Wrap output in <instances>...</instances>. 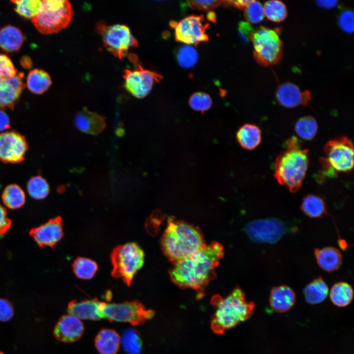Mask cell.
<instances>
[{
    "label": "cell",
    "mask_w": 354,
    "mask_h": 354,
    "mask_svg": "<svg viewBox=\"0 0 354 354\" xmlns=\"http://www.w3.org/2000/svg\"><path fill=\"white\" fill-rule=\"evenodd\" d=\"M223 246L216 241L174 264L169 271L173 282L181 288L194 290L199 297L209 282L215 276V269L224 256Z\"/></svg>",
    "instance_id": "obj_1"
},
{
    "label": "cell",
    "mask_w": 354,
    "mask_h": 354,
    "mask_svg": "<svg viewBox=\"0 0 354 354\" xmlns=\"http://www.w3.org/2000/svg\"><path fill=\"white\" fill-rule=\"evenodd\" d=\"M161 241L164 255L173 264L206 245L203 235L199 228L173 217L169 218Z\"/></svg>",
    "instance_id": "obj_2"
},
{
    "label": "cell",
    "mask_w": 354,
    "mask_h": 354,
    "mask_svg": "<svg viewBox=\"0 0 354 354\" xmlns=\"http://www.w3.org/2000/svg\"><path fill=\"white\" fill-rule=\"evenodd\" d=\"M308 163V149L302 148L298 139L292 136L275 159L274 177L290 192L296 193L302 186Z\"/></svg>",
    "instance_id": "obj_3"
},
{
    "label": "cell",
    "mask_w": 354,
    "mask_h": 354,
    "mask_svg": "<svg viewBox=\"0 0 354 354\" xmlns=\"http://www.w3.org/2000/svg\"><path fill=\"white\" fill-rule=\"evenodd\" d=\"M212 303L215 310L211 318L210 326L217 334H223L226 330L248 319L255 308V303L247 300L240 287L235 288L224 298L214 296Z\"/></svg>",
    "instance_id": "obj_4"
},
{
    "label": "cell",
    "mask_w": 354,
    "mask_h": 354,
    "mask_svg": "<svg viewBox=\"0 0 354 354\" xmlns=\"http://www.w3.org/2000/svg\"><path fill=\"white\" fill-rule=\"evenodd\" d=\"M324 157L320 159L319 177H333L338 173H350L354 167V146L346 136L328 141L324 147Z\"/></svg>",
    "instance_id": "obj_5"
},
{
    "label": "cell",
    "mask_w": 354,
    "mask_h": 354,
    "mask_svg": "<svg viewBox=\"0 0 354 354\" xmlns=\"http://www.w3.org/2000/svg\"><path fill=\"white\" fill-rule=\"evenodd\" d=\"M73 11L66 0H43L38 14L31 19L36 29L41 33L58 32L70 23Z\"/></svg>",
    "instance_id": "obj_6"
},
{
    "label": "cell",
    "mask_w": 354,
    "mask_h": 354,
    "mask_svg": "<svg viewBox=\"0 0 354 354\" xmlns=\"http://www.w3.org/2000/svg\"><path fill=\"white\" fill-rule=\"evenodd\" d=\"M111 259L112 276L121 279L129 286L134 276L144 265L145 254L137 244L130 242L115 248Z\"/></svg>",
    "instance_id": "obj_7"
},
{
    "label": "cell",
    "mask_w": 354,
    "mask_h": 354,
    "mask_svg": "<svg viewBox=\"0 0 354 354\" xmlns=\"http://www.w3.org/2000/svg\"><path fill=\"white\" fill-rule=\"evenodd\" d=\"M253 43L254 57L261 65L267 66L278 63L283 54V43L278 31L261 27L249 36Z\"/></svg>",
    "instance_id": "obj_8"
},
{
    "label": "cell",
    "mask_w": 354,
    "mask_h": 354,
    "mask_svg": "<svg viewBox=\"0 0 354 354\" xmlns=\"http://www.w3.org/2000/svg\"><path fill=\"white\" fill-rule=\"evenodd\" d=\"M99 314L101 319L106 318L111 321L129 323L133 325H138L151 319L154 312L147 309L138 300H133L121 303L104 302Z\"/></svg>",
    "instance_id": "obj_9"
},
{
    "label": "cell",
    "mask_w": 354,
    "mask_h": 354,
    "mask_svg": "<svg viewBox=\"0 0 354 354\" xmlns=\"http://www.w3.org/2000/svg\"><path fill=\"white\" fill-rule=\"evenodd\" d=\"M96 29L102 36L105 47L119 59L124 57L131 48L138 46L137 40L126 25L108 26L99 22L97 24Z\"/></svg>",
    "instance_id": "obj_10"
},
{
    "label": "cell",
    "mask_w": 354,
    "mask_h": 354,
    "mask_svg": "<svg viewBox=\"0 0 354 354\" xmlns=\"http://www.w3.org/2000/svg\"><path fill=\"white\" fill-rule=\"evenodd\" d=\"M123 78L125 89L137 98L148 95L153 85L163 78L160 74L145 69L139 64L132 69H125Z\"/></svg>",
    "instance_id": "obj_11"
},
{
    "label": "cell",
    "mask_w": 354,
    "mask_h": 354,
    "mask_svg": "<svg viewBox=\"0 0 354 354\" xmlns=\"http://www.w3.org/2000/svg\"><path fill=\"white\" fill-rule=\"evenodd\" d=\"M248 236L257 243H275L286 232L283 222L271 217L255 220L249 222L244 228Z\"/></svg>",
    "instance_id": "obj_12"
},
{
    "label": "cell",
    "mask_w": 354,
    "mask_h": 354,
    "mask_svg": "<svg viewBox=\"0 0 354 354\" xmlns=\"http://www.w3.org/2000/svg\"><path fill=\"white\" fill-rule=\"evenodd\" d=\"M204 21L203 15H191L179 22L173 21L170 25L175 29L177 41L188 45H197L208 40L206 30L209 24L204 23Z\"/></svg>",
    "instance_id": "obj_13"
},
{
    "label": "cell",
    "mask_w": 354,
    "mask_h": 354,
    "mask_svg": "<svg viewBox=\"0 0 354 354\" xmlns=\"http://www.w3.org/2000/svg\"><path fill=\"white\" fill-rule=\"evenodd\" d=\"M28 145L25 137L12 130L0 134V160L4 163L23 161Z\"/></svg>",
    "instance_id": "obj_14"
},
{
    "label": "cell",
    "mask_w": 354,
    "mask_h": 354,
    "mask_svg": "<svg viewBox=\"0 0 354 354\" xmlns=\"http://www.w3.org/2000/svg\"><path fill=\"white\" fill-rule=\"evenodd\" d=\"M30 234L39 246L53 247L63 236L62 219L59 216L51 219L32 228Z\"/></svg>",
    "instance_id": "obj_15"
},
{
    "label": "cell",
    "mask_w": 354,
    "mask_h": 354,
    "mask_svg": "<svg viewBox=\"0 0 354 354\" xmlns=\"http://www.w3.org/2000/svg\"><path fill=\"white\" fill-rule=\"evenodd\" d=\"M24 74L18 73L9 77H0V109H13L25 87Z\"/></svg>",
    "instance_id": "obj_16"
},
{
    "label": "cell",
    "mask_w": 354,
    "mask_h": 354,
    "mask_svg": "<svg viewBox=\"0 0 354 354\" xmlns=\"http://www.w3.org/2000/svg\"><path fill=\"white\" fill-rule=\"evenodd\" d=\"M84 331L81 320L70 314L61 316L56 324L54 334L59 341L71 343L78 340Z\"/></svg>",
    "instance_id": "obj_17"
},
{
    "label": "cell",
    "mask_w": 354,
    "mask_h": 354,
    "mask_svg": "<svg viewBox=\"0 0 354 354\" xmlns=\"http://www.w3.org/2000/svg\"><path fill=\"white\" fill-rule=\"evenodd\" d=\"M276 98L282 106L293 108L300 105H307L311 99V93L308 90L301 92L296 85L286 83L281 85L277 88Z\"/></svg>",
    "instance_id": "obj_18"
},
{
    "label": "cell",
    "mask_w": 354,
    "mask_h": 354,
    "mask_svg": "<svg viewBox=\"0 0 354 354\" xmlns=\"http://www.w3.org/2000/svg\"><path fill=\"white\" fill-rule=\"evenodd\" d=\"M269 302L273 311L277 313H284L295 304V295L294 290L287 285L274 287L270 292Z\"/></svg>",
    "instance_id": "obj_19"
},
{
    "label": "cell",
    "mask_w": 354,
    "mask_h": 354,
    "mask_svg": "<svg viewBox=\"0 0 354 354\" xmlns=\"http://www.w3.org/2000/svg\"><path fill=\"white\" fill-rule=\"evenodd\" d=\"M74 122L79 130L92 135L99 134L106 126L105 118L103 116L88 110H82L78 113Z\"/></svg>",
    "instance_id": "obj_20"
},
{
    "label": "cell",
    "mask_w": 354,
    "mask_h": 354,
    "mask_svg": "<svg viewBox=\"0 0 354 354\" xmlns=\"http://www.w3.org/2000/svg\"><path fill=\"white\" fill-rule=\"evenodd\" d=\"M100 302L96 298L79 302L74 300L68 304L67 311L70 315L79 319L99 320L101 319L99 314Z\"/></svg>",
    "instance_id": "obj_21"
},
{
    "label": "cell",
    "mask_w": 354,
    "mask_h": 354,
    "mask_svg": "<svg viewBox=\"0 0 354 354\" xmlns=\"http://www.w3.org/2000/svg\"><path fill=\"white\" fill-rule=\"evenodd\" d=\"M314 254L319 266L327 272L337 270L342 264V255L338 249L332 246L316 248Z\"/></svg>",
    "instance_id": "obj_22"
},
{
    "label": "cell",
    "mask_w": 354,
    "mask_h": 354,
    "mask_svg": "<svg viewBox=\"0 0 354 354\" xmlns=\"http://www.w3.org/2000/svg\"><path fill=\"white\" fill-rule=\"evenodd\" d=\"M24 40L22 31L16 27L7 25L0 29V47L7 52H18Z\"/></svg>",
    "instance_id": "obj_23"
},
{
    "label": "cell",
    "mask_w": 354,
    "mask_h": 354,
    "mask_svg": "<svg viewBox=\"0 0 354 354\" xmlns=\"http://www.w3.org/2000/svg\"><path fill=\"white\" fill-rule=\"evenodd\" d=\"M120 338L114 330L101 329L95 338V346L100 354H116L119 349Z\"/></svg>",
    "instance_id": "obj_24"
},
{
    "label": "cell",
    "mask_w": 354,
    "mask_h": 354,
    "mask_svg": "<svg viewBox=\"0 0 354 354\" xmlns=\"http://www.w3.org/2000/svg\"><path fill=\"white\" fill-rule=\"evenodd\" d=\"M236 137L241 147L247 150H252L261 143L262 132L257 125L246 123L239 128L236 132Z\"/></svg>",
    "instance_id": "obj_25"
},
{
    "label": "cell",
    "mask_w": 354,
    "mask_h": 354,
    "mask_svg": "<svg viewBox=\"0 0 354 354\" xmlns=\"http://www.w3.org/2000/svg\"><path fill=\"white\" fill-rule=\"evenodd\" d=\"M328 292L327 284L321 276L314 279L303 289L305 299L311 304H319L324 301Z\"/></svg>",
    "instance_id": "obj_26"
},
{
    "label": "cell",
    "mask_w": 354,
    "mask_h": 354,
    "mask_svg": "<svg viewBox=\"0 0 354 354\" xmlns=\"http://www.w3.org/2000/svg\"><path fill=\"white\" fill-rule=\"evenodd\" d=\"M52 84L51 77L45 71L34 69L30 71L27 78L28 89L33 93L41 94L46 91Z\"/></svg>",
    "instance_id": "obj_27"
},
{
    "label": "cell",
    "mask_w": 354,
    "mask_h": 354,
    "mask_svg": "<svg viewBox=\"0 0 354 354\" xmlns=\"http://www.w3.org/2000/svg\"><path fill=\"white\" fill-rule=\"evenodd\" d=\"M354 291L350 284L346 282H339L334 284L329 292L330 300L335 306L344 307L352 302Z\"/></svg>",
    "instance_id": "obj_28"
},
{
    "label": "cell",
    "mask_w": 354,
    "mask_h": 354,
    "mask_svg": "<svg viewBox=\"0 0 354 354\" xmlns=\"http://www.w3.org/2000/svg\"><path fill=\"white\" fill-rule=\"evenodd\" d=\"M300 209L308 217L320 218L327 213L324 200L317 195L308 194L302 199Z\"/></svg>",
    "instance_id": "obj_29"
},
{
    "label": "cell",
    "mask_w": 354,
    "mask_h": 354,
    "mask_svg": "<svg viewBox=\"0 0 354 354\" xmlns=\"http://www.w3.org/2000/svg\"><path fill=\"white\" fill-rule=\"evenodd\" d=\"M4 205L10 209H15L22 207L26 201V195L23 189L17 184L7 185L2 194Z\"/></svg>",
    "instance_id": "obj_30"
},
{
    "label": "cell",
    "mask_w": 354,
    "mask_h": 354,
    "mask_svg": "<svg viewBox=\"0 0 354 354\" xmlns=\"http://www.w3.org/2000/svg\"><path fill=\"white\" fill-rule=\"evenodd\" d=\"M72 266L75 275L80 279L86 280L92 278L98 269L95 262L84 257L77 258Z\"/></svg>",
    "instance_id": "obj_31"
},
{
    "label": "cell",
    "mask_w": 354,
    "mask_h": 354,
    "mask_svg": "<svg viewBox=\"0 0 354 354\" xmlns=\"http://www.w3.org/2000/svg\"><path fill=\"white\" fill-rule=\"evenodd\" d=\"M297 135L305 140H311L317 134L318 124L312 116H305L298 119L295 125Z\"/></svg>",
    "instance_id": "obj_32"
},
{
    "label": "cell",
    "mask_w": 354,
    "mask_h": 354,
    "mask_svg": "<svg viewBox=\"0 0 354 354\" xmlns=\"http://www.w3.org/2000/svg\"><path fill=\"white\" fill-rule=\"evenodd\" d=\"M120 342L123 349L127 354H141L142 342L139 334L135 329L130 328L124 331Z\"/></svg>",
    "instance_id": "obj_33"
},
{
    "label": "cell",
    "mask_w": 354,
    "mask_h": 354,
    "mask_svg": "<svg viewBox=\"0 0 354 354\" xmlns=\"http://www.w3.org/2000/svg\"><path fill=\"white\" fill-rule=\"evenodd\" d=\"M27 189L30 196L36 200L44 199L50 192L49 184L40 176L31 177L27 183Z\"/></svg>",
    "instance_id": "obj_34"
},
{
    "label": "cell",
    "mask_w": 354,
    "mask_h": 354,
    "mask_svg": "<svg viewBox=\"0 0 354 354\" xmlns=\"http://www.w3.org/2000/svg\"><path fill=\"white\" fill-rule=\"evenodd\" d=\"M264 15L270 21L279 22L283 21L287 15L285 4L281 1L271 0L266 1L263 7Z\"/></svg>",
    "instance_id": "obj_35"
},
{
    "label": "cell",
    "mask_w": 354,
    "mask_h": 354,
    "mask_svg": "<svg viewBox=\"0 0 354 354\" xmlns=\"http://www.w3.org/2000/svg\"><path fill=\"white\" fill-rule=\"evenodd\" d=\"M15 4V11L20 16L32 19L38 13L42 4L40 0H11Z\"/></svg>",
    "instance_id": "obj_36"
},
{
    "label": "cell",
    "mask_w": 354,
    "mask_h": 354,
    "mask_svg": "<svg viewBox=\"0 0 354 354\" xmlns=\"http://www.w3.org/2000/svg\"><path fill=\"white\" fill-rule=\"evenodd\" d=\"M176 55L178 63L184 68H190L194 66L198 59L196 50L188 44L181 46L177 49Z\"/></svg>",
    "instance_id": "obj_37"
},
{
    "label": "cell",
    "mask_w": 354,
    "mask_h": 354,
    "mask_svg": "<svg viewBox=\"0 0 354 354\" xmlns=\"http://www.w3.org/2000/svg\"><path fill=\"white\" fill-rule=\"evenodd\" d=\"M212 103V99L210 96L203 92L193 93L189 100V104L191 108L202 113L209 109Z\"/></svg>",
    "instance_id": "obj_38"
},
{
    "label": "cell",
    "mask_w": 354,
    "mask_h": 354,
    "mask_svg": "<svg viewBox=\"0 0 354 354\" xmlns=\"http://www.w3.org/2000/svg\"><path fill=\"white\" fill-rule=\"evenodd\" d=\"M244 10V17L250 23L258 24L264 19L265 15L263 6L258 1L252 0Z\"/></svg>",
    "instance_id": "obj_39"
},
{
    "label": "cell",
    "mask_w": 354,
    "mask_h": 354,
    "mask_svg": "<svg viewBox=\"0 0 354 354\" xmlns=\"http://www.w3.org/2000/svg\"><path fill=\"white\" fill-rule=\"evenodd\" d=\"M18 73L17 70L7 56L0 54V77H9Z\"/></svg>",
    "instance_id": "obj_40"
},
{
    "label": "cell",
    "mask_w": 354,
    "mask_h": 354,
    "mask_svg": "<svg viewBox=\"0 0 354 354\" xmlns=\"http://www.w3.org/2000/svg\"><path fill=\"white\" fill-rule=\"evenodd\" d=\"M338 23L344 31L349 33H353L354 29V12L348 10L343 11L339 17Z\"/></svg>",
    "instance_id": "obj_41"
},
{
    "label": "cell",
    "mask_w": 354,
    "mask_h": 354,
    "mask_svg": "<svg viewBox=\"0 0 354 354\" xmlns=\"http://www.w3.org/2000/svg\"><path fill=\"white\" fill-rule=\"evenodd\" d=\"M187 2L192 8L206 11L212 10L223 3V1L220 0H190Z\"/></svg>",
    "instance_id": "obj_42"
},
{
    "label": "cell",
    "mask_w": 354,
    "mask_h": 354,
    "mask_svg": "<svg viewBox=\"0 0 354 354\" xmlns=\"http://www.w3.org/2000/svg\"><path fill=\"white\" fill-rule=\"evenodd\" d=\"M14 315V308L10 301L5 299L0 298V321L7 322L11 320Z\"/></svg>",
    "instance_id": "obj_43"
},
{
    "label": "cell",
    "mask_w": 354,
    "mask_h": 354,
    "mask_svg": "<svg viewBox=\"0 0 354 354\" xmlns=\"http://www.w3.org/2000/svg\"><path fill=\"white\" fill-rule=\"evenodd\" d=\"M11 221L7 217L5 208L0 204V235L6 233L10 229Z\"/></svg>",
    "instance_id": "obj_44"
},
{
    "label": "cell",
    "mask_w": 354,
    "mask_h": 354,
    "mask_svg": "<svg viewBox=\"0 0 354 354\" xmlns=\"http://www.w3.org/2000/svg\"><path fill=\"white\" fill-rule=\"evenodd\" d=\"M238 31L240 37L245 43L248 41L249 36L253 32L252 29L249 23L245 22H241L239 23Z\"/></svg>",
    "instance_id": "obj_45"
},
{
    "label": "cell",
    "mask_w": 354,
    "mask_h": 354,
    "mask_svg": "<svg viewBox=\"0 0 354 354\" xmlns=\"http://www.w3.org/2000/svg\"><path fill=\"white\" fill-rule=\"evenodd\" d=\"M10 127V119L7 114L0 109V131H3Z\"/></svg>",
    "instance_id": "obj_46"
},
{
    "label": "cell",
    "mask_w": 354,
    "mask_h": 354,
    "mask_svg": "<svg viewBox=\"0 0 354 354\" xmlns=\"http://www.w3.org/2000/svg\"><path fill=\"white\" fill-rule=\"evenodd\" d=\"M252 0H226L225 5H233L240 9H245L246 6Z\"/></svg>",
    "instance_id": "obj_47"
},
{
    "label": "cell",
    "mask_w": 354,
    "mask_h": 354,
    "mask_svg": "<svg viewBox=\"0 0 354 354\" xmlns=\"http://www.w3.org/2000/svg\"><path fill=\"white\" fill-rule=\"evenodd\" d=\"M316 2L322 7L330 8L334 7L338 1L337 0H318Z\"/></svg>",
    "instance_id": "obj_48"
},
{
    "label": "cell",
    "mask_w": 354,
    "mask_h": 354,
    "mask_svg": "<svg viewBox=\"0 0 354 354\" xmlns=\"http://www.w3.org/2000/svg\"><path fill=\"white\" fill-rule=\"evenodd\" d=\"M20 62L22 66L26 69L31 68L32 65L31 59L27 56H23L20 59Z\"/></svg>",
    "instance_id": "obj_49"
},
{
    "label": "cell",
    "mask_w": 354,
    "mask_h": 354,
    "mask_svg": "<svg viewBox=\"0 0 354 354\" xmlns=\"http://www.w3.org/2000/svg\"><path fill=\"white\" fill-rule=\"evenodd\" d=\"M207 18L208 20L212 22H215L216 16L214 12H210L208 13Z\"/></svg>",
    "instance_id": "obj_50"
},
{
    "label": "cell",
    "mask_w": 354,
    "mask_h": 354,
    "mask_svg": "<svg viewBox=\"0 0 354 354\" xmlns=\"http://www.w3.org/2000/svg\"><path fill=\"white\" fill-rule=\"evenodd\" d=\"M339 245L343 250L345 249L347 246V244L344 240H339Z\"/></svg>",
    "instance_id": "obj_51"
},
{
    "label": "cell",
    "mask_w": 354,
    "mask_h": 354,
    "mask_svg": "<svg viewBox=\"0 0 354 354\" xmlns=\"http://www.w3.org/2000/svg\"><path fill=\"white\" fill-rule=\"evenodd\" d=\"M0 354H4L2 353V352H0Z\"/></svg>",
    "instance_id": "obj_52"
}]
</instances>
